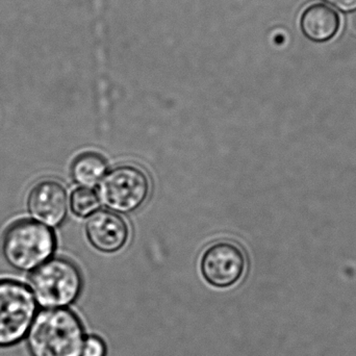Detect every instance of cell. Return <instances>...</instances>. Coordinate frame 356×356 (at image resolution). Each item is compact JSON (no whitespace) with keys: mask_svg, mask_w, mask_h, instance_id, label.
I'll return each mask as SVG.
<instances>
[{"mask_svg":"<svg viewBox=\"0 0 356 356\" xmlns=\"http://www.w3.org/2000/svg\"><path fill=\"white\" fill-rule=\"evenodd\" d=\"M25 339L31 356H81L87 338L76 314L44 309L35 315Z\"/></svg>","mask_w":356,"mask_h":356,"instance_id":"6da1fadb","label":"cell"},{"mask_svg":"<svg viewBox=\"0 0 356 356\" xmlns=\"http://www.w3.org/2000/svg\"><path fill=\"white\" fill-rule=\"evenodd\" d=\"M56 249V236L52 228L33 219L13 222L2 236V255L18 272L35 271L52 259Z\"/></svg>","mask_w":356,"mask_h":356,"instance_id":"7a4b0ae2","label":"cell"},{"mask_svg":"<svg viewBox=\"0 0 356 356\" xmlns=\"http://www.w3.org/2000/svg\"><path fill=\"white\" fill-rule=\"evenodd\" d=\"M29 289L43 309H66L81 295L83 276L72 261L52 257L31 272Z\"/></svg>","mask_w":356,"mask_h":356,"instance_id":"3957f363","label":"cell"},{"mask_svg":"<svg viewBox=\"0 0 356 356\" xmlns=\"http://www.w3.org/2000/svg\"><path fill=\"white\" fill-rule=\"evenodd\" d=\"M38 313V305L29 286L18 280H0V348L19 344Z\"/></svg>","mask_w":356,"mask_h":356,"instance_id":"277c9868","label":"cell"},{"mask_svg":"<svg viewBox=\"0 0 356 356\" xmlns=\"http://www.w3.org/2000/svg\"><path fill=\"white\" fill-rule=\"evenodd\" d=\"M149 193V178L133 165L116 167L104 175L99 184V200L117 213L135 211L143 205Z\"/></svg>","mask_w":356,"mask_h":356,"instance_id":"5b68a950","label":"cell"},{"mask_svg":"<svg viewBox=\"0 0 356 356\" xmlns=\"http://www.w3.org/2000/svg\"><path fill=\"white\" fill-rule=\"evenodd\" d=\"M246 254L236 243L219 241L207 247L201 259V273L216 288H228L244 275Z\"/></svg>","mask_w":356,"mask_h":356,"instance_id":"8992f818","label":"cell"},{"mask_svg":"<svg viewBox=\"0 0 356 356\" xmlns=\"http://www.w3.org/2000/svg\"><path fill=\"white\" fill-rule=\"evenodd\" d=\"M69 199L60 182L54 179L38 181L27 195L26 207L35 221L49 228L64 223L68 213Z\"/></svg>","mask_w":356,"mask_h":356,"instance_id":"52a82bcc","label":"cell"},{"mask_svg":"<svg viewBox=\"0 0 356 356\" xmlns=\"http://www.w3.org/2000/svg\"><path fill=\"white\" fill-rule=\"evenodd\" d=\"M86 234L92 246L104 253L117 252L129 241L127 222L110 211H98L86 224Z\"/></svg>","mask_w":356,"mask_h":356,"instance_id":"ba28073f","label":"cell"},{"mask_svg":"<svg viewBox=\"0 0 356 356\" xmlns=\"http://www.w3.org/2000/svg\"><path fill=\"white\" fill-rule=\"evenodd\" d=\"M340 27L338 13L327 4L309 6L301 17V29L312 41L326 42L332 39Z\"/></svg>","mask_w":356,"mask_h":356,"instance_id":"9c48e42d","label":"cell"},{"mask_svg":"<svg viewBox=\"0 0 356 356\" xmlns=\"http://www.w3.org/2000/svg\"><path fill=\"white\" fill-rule=\"evenodd\" d=\"M106 162L93 152L81 154L73 161L71 177L81 188H92L98 184L106 173Z\"/></svg>","mask_w":356,"mask_h":356,"instance_id":"30bf717a","label":"cell"},{"mask_svg":"<svg viewBox=\"0 0 356 356\" xmlns=\"http://www.w3.org/2000/svg\"><path fill=\"white\" fill-rule=\"evenodd\" d=\"M69 204L74 215L86 218L99 209L100 200L98 195L92 188H79L71 194Z\"/></svg>","mask_w":356,"mask_h":356,"instance_id":"8fae6325","label":"cell"},{"mask_svg":"<svg viewBox=\"0 0 356 356\" xmlns=\"http://www.w3.org/2000/svg\"><path fill=\"white\" fill-rule=\"evenodd\" d=\"M106 346L104 340L98 337H89L86 339L81 356H106Z\"/></svg>","mask_w":356,"mask_h":356,"instance_id":"7c38bea8","label":"cell"},{"mask_svg":"<svg viewBox=\"0 0 356 356\" xmlns=\"http://www.w3.org/2000/svg\"><path fill=\"white\" fill-rule=\"evenodd\" d=\"M338 10L345 13H353L356 10V0H325Z\"/></svg>","mask_w":356,"mask_h":356,"instance_id":"4fadbf2b","label":"cell"},{"mask_svg":"<svg viewBox=\"0 0 356 356\" xmlns=\"http://www.w3.org/2000/svg\"><path fill=\"white\" fill-rule=\"evenodd\" d=\"M349 27H350L351 33L356 35V13L351 17L350 21H349Z\"/></svg>","mask_w":356,"mask_h":356,"instance_id":"5bb4252c","label":"cell"}]
</instances>
